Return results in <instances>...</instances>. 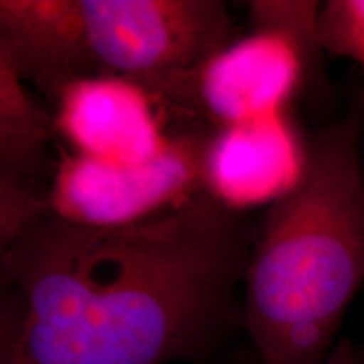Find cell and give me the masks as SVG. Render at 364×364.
<instances>
[{
  "label": "cell",
  "mask_w": 364,
  "mask_h": 364,
  "mask_svg": "<svg viewBox=\"0 0 364 364\" xmlns=\"http://www.w3.org/2000/svg\"><path fill=\"white\" fill-rule=\"evenodd\" d=\"M257 226L206 191L122 228L39 218L0 252V364L208 358L243 329Z\"/></svg>",
  "instance_id": "obj_1"
},
{
  "label": "cell",
  "mask_w": 364,
  "mask_h": 364,
  "mask_svg": "<svg viewBox=\"0 0 364 364\" xmlns=\"http://www.w3.org/2000/svg\"><path fill=\"white\" fill-rule=\"evenodd\" d=\"M364 91L307 139L300 181L257 226L243 329L258 364H324L364 284Z\"/></svg>",
  "instance_id": "obj_2"
},
{
  "label": "cell",
  "mask_w": 364,
  "mask_h": 364,
  "mask_svg": "<svg viewBox=\"0 0 364 364\" xmlns=\"http://www.w3.org/2000/svg\"><path fill=\"white\" fill-rule=\"evenodd\" d=\"M98 75L181 110L191 81L241 36L221 0H81Z\"/></svg>",
  "instance_id": "obj_3"
},
{
  "label": "cell",
  "mask_w": 364,
  "mask_h": 364,
  "mask_svg": "<svg viewBox=\"0 0 364 364\" xmlns=\"http://www.w3.org/2000/svg\"><path fill=\"white\" fill-rule=\"evenodd\" d=\"M213 130L169 135L166 149L135 166L66 154L54 167L49 213L93 228H122L147 220L204 193V156Z\"/></svg>",
  "instance_id": "obj_4"
},
{
  "label": "cell",
  "mask_w": 364,
  "mask_h": 364,
  "mask_svg": "<svg viewBox=\"0 0 364 364\" xmlns=\"http://www.w3.org/2000/svg\"><path fill=\"white\" fill-rule=\"evenodd\" d=\"M304 90L306 71L295 46L275 33H248L194 76L181 110L223 129L289 110Z\"/></svg>",
  "instance_id": "obj_5"
},
{
  "label": "cell",
  "mask_w": 364,
  "mask_h": 364,
  "mask_svg": "<svg viewBox=\"0 0 364 364\" xmlns=\"http://www.w3.org/2000/svg\"><path fill=\"white\" fill-rule=\"evenodd\" d=\"M307 140L289 110L213 130L204 156V191L238 213L270 206L306 169Z\"/></svg>",
  "instance_id": "obj_6"
},
{
  "label": "cell",
  "mask_w": 364,
  "mask_h": 364,
  "mask_svg": "<svg viewBox=\"0 0 364 364\" xmlns=\"http://www.w3.org/2000/svg\"><path fill=\"white\" fill-rule=\"evenodd\" d=\"M0 65L54 105L98 75L81 0H0Z\"/></svg>",
  "instance_id": "obj_7"
},
{
  "label": "cell",
  "mask_w": 364,
  "mask_h": 364,
  "mask_svg": "<svg viewBox=\"0 0 364 364\" xmlns=\"http://www.w3.org/2000/svg\"><path fill=\"white\" fill-rule=\"evenodd\" d=\"M154 103L129 80L90 76L66 88L54 105L58 136L78 156L124 166L149 162L169 140Z\"/></svg>",
  "instance_id": "obj_8"
},
{
  "label": "cell",
  "mask_w": 364,
  "mask_h": 364,
  "mask_svg": "<svg viewBox=\"0 0 364 364\" xmlns=\"http://www.w3.org/2000/svg\"><path fill=\"white\" fill-rule=\"evenodd\" d=\"M58 136L54 108L0 65V248L49 215V145Z\"/></svg>",
  "instance_id": "obj_9"
},
{
  "label": "cell",
  "mask_w": 364,
  "mask_h": 364,
  "mask_svg": "<svg viewBox=\"0 0 364 364\" xmlns=\"http://www.w3.org/2000/svg\"><path fill=\"white\" fill-rule=\"evenodd\" d=\"M321 6L314 0H252L250 33H275L295 46L306 71V88L324 91V48L318 34Z\"/></svg>",
  "instance_id": "obj_10"
},
{
  "label": "cell",
  "mask_w": 364,
  "mask_h": 364,
  "mask_svg": "<svg viewBox=\"0 0 364 364\" xmlns=\"http://www.w3.org/2000/svg\"><path fill=\"white\" fill-rule=\"evenodd\" d=\"M318 34L326 54L351 59L364 71V0H329L321 7Z\"/></svg>",
  "instance_id": "obj_11"
},
{
  "label": "cell",
  "mask_w": 364,
  "mask_h": 364,
  "mask_svg": "<svg viewBox=\"0 0 364 364\" xmlns=\"http://www.w3.org/2000/svg\"><path fill=\"white\" fill-rule=\"evenodd\" d=\"M324 364H364V349L349 341H341L334 346Z\"/></svg>",
  "instance_id": "obj_12"
},
{
  "label": "cell",
  "mask_w": 364,
  "mask_h": 364,
  "mask_svg": "<svg viewBox=\"0 0 364 364\" xmlns=\"http://www.w3.org/2000/svg\"><path fill=\"white\" fill-rule=\"evenodd\" d=\"M361 169H363V177H364V134L361 140Z\"/></svg>",
  "instance_id": "obj_13"
}]
</instances>
